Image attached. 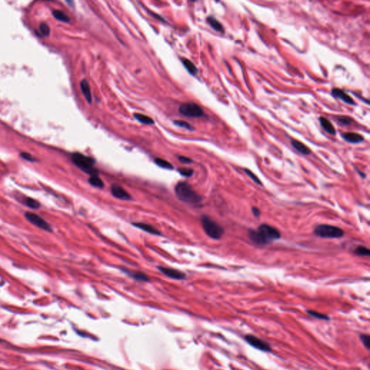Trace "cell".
<instances>
[{
  "label": "cell",
  "mask_w": 370,
  "mask_h": 370,
  "mask_svg": "<svg viewBox=\"0 0 370 370\" xmlns=\"http://www.w3.org/2000/svg\"><path fill=\"white\" fill-rule=\"evenodd\" d=\"M244 172L246 173H247V175L250 178V179H251L252 180V181L254 182L256 184H258L259 185L262 184L260 180H259L258 179V177H257V176L255 174H254V173L253 172H252V171H251L249 170V169H247V168H244Z\"/></svg>",
  "instance_id": "29"
},
{
  "label": "cell",
  "mask_w": 370,
  "mask_h": 370,
  "mask_svg": "<svg viewBox=\"0 0 370 370\" xmlns=\"http://www.w3.org/2000/svg\"><path fill=\"white\" fill-rule=\"evenodd\" d=\"M155 163L156 164L157 166H159L160 167H161V168H166V169H173V166L172 164H171L169 162H168L166 160H164L163 159H160V158H157V159H155Z\"/></svg>",
  "instance_id": "25"
},
{
  "label": "cell",
  "mask_w": 370,
  "mask_h": 370,
  "mask_svg": "<svg viewBox=\"0 0 370 370\" xmlns=\"http://www.w3.org/2000/svg\"><path fill=\"white\" fill-rule=\"evenodd\" d=\"M252 213H253V215L255 216V217H258V216L260 215V211H259L258 207H253L252 209Z\"/></svg>",
  "instance_id": "36"
},
{
  "label": "cell",
  "mask_w": 370,
  "mask_h": 370,
  "mask_svg": "<svg viewBox=\"0 0 370 370\" xmlns=\"http://www.w3.org/2000/svg\"><path fill=\"white\" fill-rule=\"evenodd\" d=\"M175 192L177 197L186 203L198 205L202 201L201 196L187 182H179L176 185Z\"/></svg>",
  "instance_id": "2"
},
{
  "label": "cell",
  "mask_w": 370,
  "mask_h": 370,
  "mask_svg": "<svg viewBox=\"0 0 370 370\" xmlns=\"http://www.w3.org/2000/svg\"><path fill=\"white\" fill-rule=\"evenodd\" d=\"M182 63H183L185 68L187 69V70L191 74H192V75H195V74L197 73L198 70H197V67L195 66V64H194L192 62H191L190 60L187 59H182Z\"/></svg>",
  "instance_id": "18"
},
{
  "label": "cell",
  "mask_w": 370,
  "mask_h": 370,
  "mask_svg": "<svg viewBox=\"0 0 370 370\" xmlns=\"http://www.w3.org/2000/svg\"><path fill=\"white\" fill-rule=\"evenodd\" d=\"M53 16L55 18L58 20L59 21L64 22H69V17L66 13L63 12L62 10H55L52 12Z\"/></svg>",
  "instance_id": "22"
},
{
  "label": "cell",
  "mask_w": 370,
  "mask_h": 370,
  "mask_svg": "<svg viewBox=\"0 0 370 370\" xmlns=\"http://www.w3.org/2000/svg\"><path fill=\"white\" fill-rule=\"evenodd\" d=\"M206 20L207 23L210 25V26H211L213 30L217 31V32H220L222 33H224V28H223V25L217 19H216L215 17L209 16L207 17Z\"/></svg>",
  "instance_id": "17"
},
{
  "label": "cell",
  "mask_w": 370,
  "mask_h": 370,
  "mask_svg": "<svg viewBox=\"0 0 370 370\" xmlns=\"http://www.w3.org/2000/svg\"><path fill=\"white\" fill-rule=\"evenodd\" d=\"M202 226L205 234L213 240H220L224 234V229L220 224L207 216H202Z\"/></svg>",
  "instance_id": "4"
},
{
  "label": "cell",
  "mask_w": 370,
  "mask_h": 370,
  "mask_svg": "<svg viewBox=\"0 0 370 370\" xmlns=\"http://www.w3.org/2000/svg\"><path fill=\"white\" fill-rule=\"evenodd\" d=\"M336 119H337L338 123L344 126L350 125L353 122V119L348 116H337Z\"/></svg>",
  "instance_id": "26"
},
{
  "label": "cell",
  "mask_w": 370,
  "mask_h": 370,
  "mask_svg": "<svg viewBox=\"0 0 370 370\" xmlns=\"http://www.w3.org/2000/svg\"><path fill=\"white\" fill-rule=\"evenodd\" d=\"M39 31L40 34L44 36H47L50 33V28L46 23H41L39 26Z\"/></svg>",
  "instance_id": "30"
},
{
  "label": "cell",
  "mask_w": 370,
  "mask_h": 370,
  "mask_svg": "<svg viewBox=\"0 0 370 370\" xmlns=\"http://www.w3.org/2000/svg\"><path fill=\"white\" fill-rule=\"evenodd\" d=\"M173 124H174L175 125L178 126V127H182V128H184V129H186V130H190V131H193L194 130V127H192V126L189 123L187 122V121L178 120V121H173Z\"/></svg>",
  "instance_id": "28"
},
{
  "label": "cell",
  "mask_w": 370,
  "mask_h": 370,
  "mask_svg": "<svg viewBox=\"0 0 370 370\" xmlns=\"http://www.w3.org/2000/svg\"><path fill=\"white\" fill-rule=\"evenodd\" d=\"M21 157L22 159H24L25 160H27V161H35V159L33 158V156H32L31 154H29L28 153H22L21 154Z\"/></svg>",
  "instance_id": "33"
},
{
  "label": "cell",
  "mask_w": 370,
  "mask_h": 370,
  "mask_svg": "<svg viewBox=\"0 0 370 370\" xmlns=\"http://www.w3.org/2000/svg\"><path fill=\"white\" fill-rule=\"evenodd\" d=\"M147 10V12H148L149 14H150V15H151V16L154 17V18L159 20H160V21H161V22H166V20H164L161 16H160L159 15H158V14H156V13H155V12H151V11L148 10Z\"/></svg>",
  "instance_id": "34"
},
{
  "label": "cell",
  "mask_w": 370,
  "mask_h": 370,
  "mask_svg": "<svg viewBox=\"0 0 370 370\" xmlns=\"http://www.w3.org/2000/svg\"><path fill=\"white\" fill-rule=\"evenodd\" d=\"M179 160L183 164H191L192 162V160L191 159H189V158H188V157L182 156V155L179 157Z\"/></svg>",
  "instance_id": "35"
},
{
  "label": "cell",
  "mask_w": 370,
  "mask_h": 370,
  "mask_svg": "<svg viewBox=\"0 0 370 370\" xmlns=\"http://www.w3.org/2000/svg\"><path fill=\"white\" fill-rule=\"evenodd\" d=\"M134 117L137 119V121H139V122L144 124V125H153V124H154V121H153V119L151 118V117L146 116V115H145V114L136 113V114H134Z\"/></svg>",
  "instance_id": "20"
},
{
  "label": "cell",
  "mask_w": 370,
  "mask_h": 370,
  "mask_svg": "<svg viewBox=\"0 0 370 370\" xmlns=\"http://www.w3.org/2000/svg\"><path fill=\"white\" fill-rule=\"evenodd\" d=\"M72 161L74 165L90 176L98 174V171L94 168L96 161L93 158L80 153H74L72 155Z\"/></svg>",
  "instance_id": "3"
},
{
  "label": "cell",
  "mask_w": 370,
  "mask_h": 370,
  "mask_svg": "<svg viewBox=\"0 0 370 370\" xmlns=\"http://www.w3.org/2000/svg\"><path fill=\"white\" fill-rule=\"evenodd\" d=\"M291 143H292V147L294 149H296L298 152L301 153V154L310 155L311 152H312L310 149V148L304 145V144L303 143H301V142L297 140H295V139L292 140Z\"/></svg>",
  "instance_id": "13"
},
{
  "label": "cell",
  "mask_w": 370,
  "mask_h": 370,
  "mask_svg": "<svg viewBox=\"0 0 370 370\" xmlns=\"http://www.w3.org/2000/svg\"><path fill=\"white\" fill-rule=\"evenodd\" d=\"M179 111L181 114L187 117L199 118L204 115V111L201 107L195 103H184L180 106Z\"/></svg>",
  "instance_id": "6"
},
{
  "label": "cell",
  "mask_w": 370,
  "mask_h": 370,
  "mask_svg": "<svg viewBox=\"0 0 370 370\" xmlns=\"http://www.w3.org/2000/svg\"><path fill=\"white\" fill-rule=\"evenodd\" d=\"M316 235L322 238H340L344 235V231L338 226L328 224L317 225L315 229Z\"/></svg>",
  "instance_id": "5"
},
{
  "label": "cell",
  "mask_w": 370,
  "mask_h": 370,
  "mask_svg": "<svg viewBox=\"0 0 370 370\" xmlns=\"http://www.w3.org/2000/svg\"><path fill=\"white\" fill-rule=\"evenodd\" d=\"M25 217L29 222H31V223L39 229L46 231H51V225L44 218L40 217L37 214L31 213V212H27L25 213Z\"/></svg>",
  "instance_id": "7"
},
{
  "label": "cell",
  "mask_w": 370,
  "mask_h": 370,
  "mask_svg": "<svg viewBox=\"0 0 370 370\" xmlns=\"http://www.w3.org/2000/svg\"><path fill=\"white\" fill-rule=\"evenodd\" d=\"M342 137L344 140L353 144L362 143L364 140L362 135L356 132H345L342 135Z\"/></svg>",
  "instance_id": "12"
},
{
  "label": "cell",
  "mask_w": 370,
  "mask_h": 370,
  "mask_svg": "<svg viewBox=\"0 0 370 370\" xmlns=\"http://www.w3.org/2000/svg\"><path fill=\"white\" fill-rule=\"evenodd\" d=\"M360 338L361 340H362L363 344L364 345V346L366 347L367 349H368L369 343V336L368 335H366V334H362V335H361Z\"/></svg>",
  "instance_id": "32"
},
{
  "label": "cell",
  "mask_w": 370,
  "mask_h": 370,
  "mask_svg": "<svg viewBox=\"0 0 370 370\" xmlns=\"http://www.w3.org/2000/svg\"><path fill=\"white\" fill-rule=\"evenodd\" d=\"M353 252L356 255L367 257L370 256V250L367 247H364V246H358V247L356 248Z\"/></svg>",
  "instance_id": "24"
},
{
  "label": "cell",
  "mask_w": 370,
  "mask_h": 370,
  "mask_svg": "<svg viewBox=\"0 0 370 370\" xmlns=\"http://www.w3.org/2000/svg\"><path fill=\"white\" fill-rule=\"evenodd\" d=\"M178 171H179L180 174L184 176V177H191V176H192L194 173V171L192 169L188 168H180L178 169Z\"/></svg>",
  "instance_id": "31"
},
{
  "label": "cell",
  "mask_w": 370,
  "mask_h": 370,
  "mask_svg": "<svg viewBox=\"0 0 370 370\" xmlns=\"http://www.w3.org/2000/svg\"><path fill=\"white\" fill-rule=\"evenodd\" d=\"M133 225H135V227H137L138 229L143 230V231L145 232H148V233L150 234H153V235H161V232L150 224H147V223H133Z\"/></svg>",
  "instance_id": "14"
},
{
  "label": "cell",
  "mask_w": 370,
  "mask_h": 370,
  "mask_svg": "<svg viewBox=\"0 0 370 370\" xmlns=\"http://www.w3.org/2000/svg\"><path fill=\"white\" fill-rule=\"evenodd\" d=\"M331 94H332L334 98L340 99V100L344 101V103H347V104L355 105V101H353V99L348 93H346V92H344L341 89L335 88L331 91Z\"/></svg>",
  "instance_id": "11"
},
{
  "label": "cell",
  "mask_w": 370,
  "mask_h": 370,
  "mask_svg": "<svg viewBox=\"0 0 370 370\" xmlns=\"http://www.w3.org/2000/svg\"><path fill=\"white\" fill-rule=\"evenodd\" d=\"M111 192L112 195L117 199L122 200H129L131 196L123 187L119 184H113L111 187Z\"/></svg>",
  "instance_id": "9"
},
{
  "label": "cell",
  "mask_w": 370,
  "mask_h": 370,
  "mask_svg": "<svg viewBox=\"0 0 370 370\" xmlns=\"http://www.w3.org/2000/svg\"><path fill=\"white\" fill-rule=\"evenodd\" d=\"M244 339L249 345L253 346L258 350L263 351H271V346L270 344L265 340L260 339L256 336L252 335H247L244 336Z\"/></svg>",
  "instance_id": "8"
},
{
  "label": "cell",
  "mask_w": 370,
  "mask_h": 370,
  "mask_svg": "<svg viewBox=\"0 0 370 370\" xmlns=\"http://www.w3.org/2000/svg\"><path fill=\"white\" fill-rule=\"evenodd\" d=\"M320 125H321V127H322V129L325 131L326 132H328V134L332 135H335V133H336L335 129V127H334V126L333 125L332 122H331L330 120H328V119L325 118V117L322 116V117H320Z\"/></svg>",
  "instance_id": "15"
},
{
  "label": "cell",
  "mask_w": 370,
  "mask_h": 370,
  "mask_svg": "<svg viewBox=\"0 0 370 370\" xmlns=\"http://www.w3.org/2000/svg\"><path fill=\"white\" fill-rule=\"evenodd\" d=\"M80 89L83 93V95L84 96L85 98L86 99L87 102L88 103H91L92 102V95L91 91V88H90L89 83H88L86 80H83L80 82Z\"/></svg>",
  "instance_id": "16"
},
{
  "label": "cell",
  "mask_w": 370,
  "mask_h": 370,
  "mask_svg": "<svg viewBox=\"0 0 370 370\" xmlns=\"http://www.w3.org/2000/svg\"><path fill=\"white\" fill-rule=\"evenodd\" d=\"M248 235L252 241L258 245H266L281 238V233L276 228L268 224H262L257 230L249 229Z\"/></svg>",
  "instance_id": "1"
},
{
  "label": "cell",
  "mask_w": 370,
  "mask_h": 370,
  "mask_svg": "<svg viewBox=\"0 0 370 370\" xmlns=\"http://www.w3.org/2000/svg\"><path fill=\"white\" fill-rule=\"evenodd\" d=\"M88 182L93 187H98V188H103L104 187V184H103V181L99 178L98 175L91 176V177L88 179Z\"/></svg>",
  "instance_id": "23"
},
{
  "label": "cell",
  "mask_w": 370,
  "mask_h": 370,
  "mask_svg": "<svg viewBox=\"0 0 370 370\" xmlns=\"http://www.w3.org/2000/svg\"><path fill=\"white\" fill-rule=\"evenodd\" d=\"M306 312H307L308 315L312 316V317L317 318V319H320V320H329V319H330V318H329L327 315L322 314V313L315 312V311H313V310H308Z\"/></svg>",
  "instance_id": "27"
},
{
  "label": "cell",
  "mask_w": 370,
  "mask_h": 370,
  "mask_svg": "<svg viewBox=\"0 0 370 370\" xmlns=\"http://www.w3.org/2000/svg\"><path fill=\"white\" fill-rule=\"evenodd\" d=\"M159 270L161 273L166 276L167 277L171 278L175 280H182L185 278V274L179 270L173 269V268H166V267H159Z\"/></svg>",
  "instance_id": "10"
},
{
  "label": "cell",
  "mask_w": 370,
  "mask_h": 370,
  "mask_svg": "<svg viewBox=\"0 0 370 370\" xmlns=\"http://www.w3.org/2000/svg\"><path fill=\"white\" fill-rule=\"evenodd\" d=\"M22 203H23L24 205H26V206H28L30 207V208L32 209H38L39 208L40 206L39 202L37 201L36 200H34L33 199V198L28 197H25L22 198Z\"/></svg>",
  "instance_id": "21"
},
{
  "label": "cell",
  "mask_w": 370,
  "mask_h": 370,
  "mask_svg": "<svg viewBox=\"0 0 370 370\" xmlns=\"http://www.w3.org/2000/svg\"><path fill=\"white\" fill-rule=\"evenodd\" d=\"M124 270V272L127 273L130 276L133 278L135 280H137V281H143V282L149 281L148 276H146L145 273H143L131 272V271H128V270Z\"/></svg>",
  "instance_id": "19"
}]
</instances>
